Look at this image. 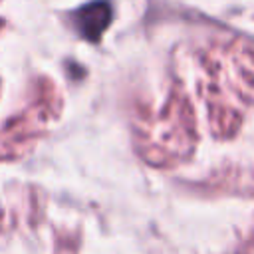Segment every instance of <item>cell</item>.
Here are the masks:
<instances>
[{
    "label": "cell",
    "mask_w": 254,
    "mask_h": 254,
    "mask_svg": "<svg viewBox=\"0 0 254 254\" xmlns=\"http://www.w3.org/2000/svg\"><path fill=\"white\" fill-rule=\"evenodd\" d=\"M113 16L111 4L107 0H93L73 12V26L81 34V38L89 42H97L105 28L109 26Z\"/></svg>",
    "instance_id": "obj_1"
}]
</instances>
